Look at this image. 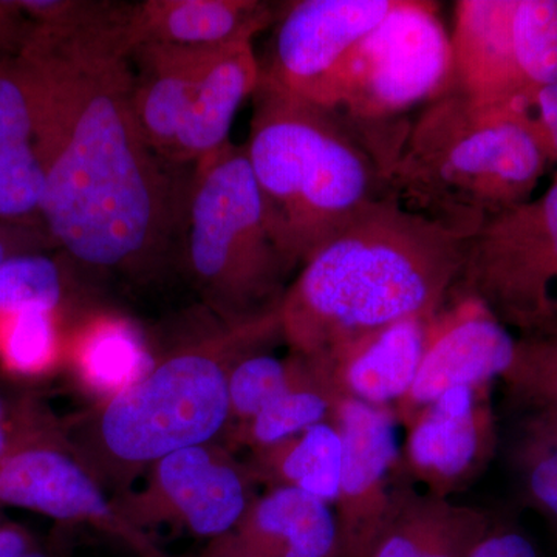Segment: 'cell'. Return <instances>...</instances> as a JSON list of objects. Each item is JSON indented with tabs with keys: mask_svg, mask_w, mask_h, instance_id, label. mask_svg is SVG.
<instances>
[{
	"mask_svg": "<svg viewBox=\"0 0 557 557\" xmlns=\"http://www.w3.org/2000/svg\"><path fill=\"white\" fill-rule=\"evenodd\" d=\"M131 11L91 27H35L20 60L38 106L47 233L81 265L138 277L163 267L188 197L135 119Z\"/></svg>",
	"mask_w": 557,
	"mask_h": 557,
	"instance_id": "1",
	"label": "cell"
},
{
	"mask_svg": "<svg viewBox=\"0 0 557 557\" xmlns=\"http://www.w3.org/2000/svg\"><path fill=\"white\" fill-rule=\"evenodd\" d=\"M469 239L384 197L325 240L289 282L281 307L289 354L327 357L368 333L448 304Z\"/></svg>",
	"mask_w": 557,
	"mask_h": 557,
	"instance_id": "2",
	"label": "cell"
},
{
	"mask_svg": "<svg viewBox=\"0 0 557 557\" xmlns=\"http://www.w3.org/2000/svg\"><path fill=\"white\" fill-rule=\"evenodd\" d=\"M552 163L530 101L486 104L449 90L410 123L387 174V197L472 237L533 199Z\"/></svg>",
	"mask_w": 557,
	"mask_h": 557,
	"instance_id": "3",
	"label": "cell"
},
{
	"mask_svg": "<svg viewBox=\"0 0 557 557\" xmlns=\"http://www.w3.org/2000/svg\"><path fill=\"white\" fill-rule=\"evenodd\" d=\"M278 339V310L242 324L222 322L87 413L70 438L73 449L102 486L123 494L124 485L161 458L214 443L230 426L231 372Z\"/></svg>",
	"mask_w": 557,
	"mask_h": 557,
	"instance_id": "4",
	"label": "cell"
},
{
	"mask_svg": "<svg viewBox=\"0 0 557 557\" xmlns=\"http://www.w3.org/2000/svg\"><path fill=\"white\" fill-rule=\"evenodd\" d=\"M245 143L249 166L298 269L333 234L387 197L386 171L335 110L260 75Z\"/></svg>",
	"mask_w": 557,
	"mask_h": 557,
	"instance_id": "5",
	"label": "cell"
},
{
	"mask_svg": "<svg viewBox=\"0 0 557 557\" xmlns=\"http://www.w3.org/2000/svg\"><path fill=\"white\" fill-rule=\"evenodd\" d=\"M194 166L186 259L197 287L225 324L274 313L298 267L278 239L245 145L226 143Z\"/></svg>",
	"mask_w": 557,
	"mask_h": 557,
	"instance_id": "6",
	"label": "cell"
},
{
	"mask_svg": "<svg viewBox=\"0 0 557 557\" xmlns=\"http://www.w3.org/2000/svg\"><path fill=\"white\" fill-rule=\"evenodd\" d=\"M450 86L453 49L437 5L395 0L341 65L324 108L357 132L387 177L412 123L406 116L448 94Z\"/></svg>",
	"mask_w": 557,
	"mask_h": 557,
	"instance_id": "7",
	"label": "cell"
},
{
	"mask_svg": "<svg viewBox=\"0 0 557 557\" xmlns=\"http://www.w3.org/2000/svg\"><path fill=\"white\" fill-rule=\"evenodd\" d=\"M453 293L482 300L520 336L556 327L557 180L469 239L467 263Z\"/></svg>",
	"mask_w": 557,
	"mask_h": 557,
	"instance_id": "8",
	"label": "cell"
},
{
	"mask_svg": "<svg viewBox=\"0 0 557 557\" xmlns=\"http://www.w3.org/2000/svg\"><path fill=\"white\" fill-rule=\"evenodd\" d=\"M0 505L91 527L138 557H171L131 525L70 440L57 432L28 431L0 460Z\"/></svg>",
	"mask_w": 557,
	"mask_h": 557,
	"instance_id": "9",
	"label": "cell"
},
{
	"mask_svg": "<svg viewBox=\"0 0 557 557\" xmlns=\"http://www.w3.org/2000/svg\"><path fill=\"white\" fill-rule=\"evenodd\" d=\"M148 471L141 490L115 500L131 525L145 533L168 523L211 541L236 525L259 496L248 465L214 443L177 450Z\"/></svg>",
	"mask_w": 557,
	"mask_h": 557,
	"instance_id": "10",
	"label": "cell"
},
{
	"mask_svg": "<svg viewBox=\"0 0 557 557\" xmlns=\"http://www.w3.org/2000/svg\"><path fill=\"white\" fill-rule=\"evenodd\" d=\"M493 384L450 388L406 423L401 472L429 494L453 498L490 468L498 446Z\"/></svg>",
	"mask_w": 557,
	"mask_h": 557,
	"instance_id": "11",
	"label": "cell"
},
{
	"mask_svg": "<svg viewBox=\"0 0 557 557\" xmlns=\"http://www.w3.org/2000/svg\"><path fill=\"white\" fill-rule=\"evenodd\" d=\"M395 0H299L282 7L273 49L260 75L324 108L336 73Z\"/></svg>",
	"mask_w": 557,
	"mask_h": 557,
	"instance_id": "12",
	"label": "cell"
},
{
	"mask_svg": "<svg viewBox=\"0 0 557 557\" xmlns=\"http://www.w3.org/2000/svg\"><path fill=\"white\" fill-rule=\"evenodd\" d=\"M330 423L338 429L343 461L333 504L339 557H362L386 522L401 479L394 410L344 397Z\"/></svg>",
	"mask_w": 557,
	"mask_h": 557,
	"instance_id": "13",
	"label": "cell"
},
{
	"mask_svg": "<svg viewBox=\"0 0 557 557\" xmlns=\"http://www.w3.org/2000/svg\"><path fill=\"white\" fill-rule=\"evenodd\" d=\"M516 338L474 296L453 293L431 319L428 343L408 395L394 406L398 423L450 388L485 386L511 368Z\"/></svg>",
	"mask_w": 557,
	"mask_h": 557,
	"instance_id": "14",
	"label": "cell"
},
{
	"mask_svg": "<svg viewBox=\"0 0 557 557\" xmlns=\"http://www.w3.org/2000/svg\"><path fill=\"white\" fill-rule=\"evenodd\" d=\"M190 557H339L332 505L289 487H273L236 525Z\"/></svg>",
	"mask_w": 557,
	"mask_h": 557,
	"instance_id": "15",
	"label": "cell"
},
{
	"mask_svg": "<svg viewBox=\"0 0 557 557\" xmlns=\"http://www.w3.org/2000/svg\"><path fill=\"white\" fill-rule=\"evenodd\" d=\"M519 0H460L450 36V90L486 104L533 102L516 58L512 21Z\"/></svg>",
	"mask_w": 557,
	"mask_h": 557,
	"instance_id": "16",
	"label": "cell"
},
{
	"mask_svg": "<svg viewBox=\"0 0 557 557\" xmlns=\"http://www.w3.org/2000/svg\"><path fill=\"white\" fill-rule=\"evenodd\" d=\"M493 523L483 509L429 494L403 474L386 522L362 557H471Z\"/></svg>",
	"mask_w": 557,
	"mask_h": 557,
	"instance_id": "17",
	"label": "cell"
},
{
	"mask_svg": "<svg viewBox=\"0 0 557 557\" xmlns=\"http://www.w3.org/2000/svg\"><path fill=\"white\" fill-rule=\"evenodd\" d=\"M276 7L260 0H145L132 3L131 49L145 44L215 49L255 39L276 20Z\"/></svg>",
	"mask_w": 557,
	"mask_h": 557,
	"instance_id": "18",
	"label": "cell"
},
{
	"mask_svg": "<svg viewBox=\"0 0 557 557\" xmlns=\"http://www.w3.org/2000/svg\"><path fill=\"white\" fill-rule=\"evenodd\" d=\"M431 319L399 321L322 357L341 394L373 408L394 409L417 379Z\"/></svg>",
	"mask_w": 557,
	"mask_h": 557,
	"instance_id": "19",
	"label": "cell"
},
{
	"mask_svg": "<svg viewBox=\"0 0 557 557\" xmlns=\"http://www.w3.org/2000/svg\"><path fill=\"white\" fill-rule=\"evenodd\" d=\"M212 50L145 44L131 53L135 119L150 148L168 163L174 164L180 131Z\"/></svg>",
	"mask_w": 557,
	"mask_h": 557,
	"instance_id": "20",
	"label": "cell"
},
{
	"mask_svg": "<svg viewBox=\"0 0 557 557\" xmlns=\"http://www.w3.org/2000/svg\"><path fill=\"white\" fill-rule=\"evenodd\" d=\"M260 62L251 40L218 47L209 54L175 146L174 164H196L230 143L237 110L252 97Z\"/></svg>",
	"mask_w": 557,
	"mask_h": 557,
	"instance_id": "21",
	"label": "cell"
},
{
	"mask_svg": "<svg viewBox=\"0 0 557 557\" xmlns=\"http://www.w3.org/2000/svg\"><path fill=\"white\" fill-rule=\"evenodd\" d=\"M44 193L35 87L17 60L0 69V219L40 218Z\"/></svg>",
	"mask_w": 557,
	"mask_h": 557,
	"instance_id": "22",
	"label": "cell"
},
{
	"mask_svg": "<svg viewBox=\"0 0 557 557\" xmlns=\"http://www.w3.org/2000/svg\"><path fill=\"white\" fill-rule=\"evenodd\" d=\"M65 358L81 386L101 403L137 383L156 362L141 330L113 313L84 318L65 339Z\"/></svg>",
	"mask_w": 557,
	"mask_h": 557,
	"instance_id": "23",
	"label": "cell"
},
{
	"mask_svg": "<svg viewBox=\"0 0 557 557\" xmlns=\"http://www.w3.org/2000/svg\"><path fill=\"white\" fill-rule=\"evenodd\" d=\"M343 442L330 421L287 440L252 450L248 468L267 490L289 487L325 504L338 496Z\"/></svg>",
	"mask_w": 557,
	"mask_h": 557,
	"instance_id": "24",
	"label": "cell"
},
{
	"mask_svg": "<svg viewBox=\"0 0 557 557\" xmlns=\"http://www.w3.org/2000/svg\"><path fill=\"white\" fill-rule=\"evenodd\" d=\"M343 398L324 359L311 358L309 373L249 423L237 428L233 432L234 443L251 450L276 445L329 421Z\"/></svg>",
	"mask_w": 557,
	"mask_h": 557,
	"instance_id": "25",
	"label": "cell"
},
{
	"mask_svg": "<svg viewBox=\"0 0 557 557\" xmlns=\"http://www.w3.org/2000/svg\"><path fill=\"white\" fill-rule=\"evenodd\" d=\"M511 467L528 507L557 525V410H523Z\"/></svg>",
	"mask_w": 557,
	"mask_h": 557,
	"instance_id": "26",
	"label": "cell"
},
{
	"mask_svg": "<svg viewBox=\"0 0 557 557\" xmlns=\"http://www.w3.org/2000/svg\"><path fill=\"white\" fill-rule=\"evenodd\" d=\"M310 369L311 358L298 354L276 358L260 350L242 359L230 375V424L237 429L249 423Z\"/></svg>",
	"mask_w": 557,
	"mask_h": 557,
	"instance_id": "27",
	"label": "cell"
},
{
	"mask_svg": "<svg viewBox=\"0 0 557 557\" xmlns=\"http://www.w3.org/2000/svg\"><path fill=\"white\" fill-rule=\"evenodd\" d=\"M65 358V339L54 311L0 314V359L17 375L35 376Z\"/></svg>",
	"mask_w": 557,
	"mask_h": 557,
	"instance_id": "28",
	"label": "cell"
},
{
	"mask_svg": "<svg viewBox=\"0 0 557 557\" xmlns=\"http://www.w3.org/2000/svg\"><path fill=\"white\" fill-rule=\"evenodd\" d=\"M502 381L523 410H557V325L516 338L515 359Z\"/></svg>",
	"mask_w": 557,
	"mask_h": 557,
	"instance_id": "29",
	"label": "cell"
},
{
	"mask_svg": "<svg viewBox=\"0 0 557 557\" xmlns=\"http://www.w3.org/2000/svg\"><path fill=\"white\" fill-rule=\"evenodd\" d=\"M60 263L39 252L14 256L0 265V314L54 311L64 299Z\"/></svg>",
	"mask_w": 557,
	"mask_h": 557,
	"instance_id": "30",
	"label": "cell"
},
{
	"mask_svg": "<svg viewBox=\"0 0 557 557\" xmlns=\"http://www.w3.org/2000/svg\"><path fill=\"white\" fill-rule=\"evenodd\" d=\"M512 38L528 83L557 87V0H519Z\"/></svg>",
	"mask_w": 557,
	"mask_h": 557,
	"instance_id": "31",
	"label": "cell"
},
{
	"mask_svg": "<svg viewBox=\"0 0 557 557\" xmlns=\"http://www.w3.org/2000/svg\"><path fill=\"white\" fill-rule=\"evenodd\" d=\"M471 557H539L533 542L511 527L493 523Z\"/></svg>",
	"mask_w": 557,
	"mask_h": 557,
	"instance_id": "32",
	"label": "cell"
},
{
	"mask_svg": "<svg viewBox=\"0 0 557 557\" xmlns=\"http://www.w3.org/2000/svg\"><path fill=\"white\" fill-rule=\"evenodd\" d=\"M531 109L557 161V87H539L534 91Z\"/></svg>",
	"mask_w": 557,
	"mask_h": 557,
	"instance_id": "33",
	"label": "cell"
},
{
	"mask_svg": "<svg viewBox=\"0 0 557 557\" xmlns=\"http://www.w3.org/2000/svg\"><path fill=\"white\" fill-rule=\"evenodd\" d=\"M21 13L16 2H0V49L13 47L16 42H21V46L27 42L32 32H25Z\"/></svg>",
	"mask_w": 557,
	"mask_h": 557,
	"instance_id": "34",
	"label": "cell"
},
{
	"mask_svg": "<svg viewBox=\"0 0 557 557\" xmlns=\"http://www.w3.org/2000/svg\"><path fill=\"white\" fill-rule=\"evenodd\" d=\"M38 547L32 534L16 523H0V557H24Z\"/></svg>",
	"mask_w": 557,
	"mask_h": 557,
	"instance_id": "35",
	"label": "cell"
},
{
	"mask_svg": "<svg viewBox=\"0 0 557 557\" xmlns=\"http://www.w3.org/2000/svg\"><path fill=\"white\" fill-rule=\"evenodd\" d=\"M25 237L13 236V234H5L0 231V265L7 260L14 258V256L28 255L33 248L30 244L25 242Z\"/></svg>",
	"mask_w": 557,
	"mask_h": 557,
	"instance_id": "36",
	"label": "cell"
},
{
	"mask_svg": "<svg viewBox=\"0 0 557 557\" xmlns=\"http://www.w3.org/2000/svg\"><path fill=\"white\" fill-rule=\"evenodd\" d=\"M14 443H16V440L13 435H10L9 424H7L5 403L0 397V460L9 454Z\"/></svg>",
	"mask_w": 557,
	"mask_h": 557,
	"instance_id": "37",
	"label": "cell"
},
{
	"mask_svg": "<svg viewBox=\"0 0 557 557\" xmlns=\"http://www.w3.org/2000/svg\"><path fill=\"white\" fill-rule=\"evenodd\" d=\"M24 557H70L67 549L61 545H51V547H35Z\"/></svg>",
	"mask_w": 557,
	"mask_h": 557,
	"instance_id": "38",
	"label": "cell"
}]
</instances>
